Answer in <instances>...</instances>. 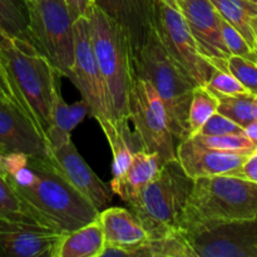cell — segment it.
<instances>
[{
  "instance_id": "cell-1",
  "label": "cell",
  "mask_w": 257,
  "mask_h": 257,
  "mask_svg": "<svg viewBox=\"0 0 257 257\" xmlns=\"http://www.w3.org/2000/svg\"><path fill=\"white\" fill-rule=\"evenodd\" d=\"M13 187L52 228L77 230L97 220L99 211L60 176L47 157H30L5 175Z\"/></svg>"
},
{
  "instance_id": "cell-2",
  "label": "cell",
  "mask_w": 257,
  "mask_h": 257,
  "mask_svg": "<svg viewBox=\"0 0 257 257\" xmlns=\"http://www.w3.org/2000/svg\"><path fill=\"white\" fill-rule=\"evenodd\" d=\"M88 19L93 50L107 89L112 119L136 152L138 146L130 127V94L136 75L130 43L119 25L95 4Z\"/></svg>"
},
{
  "instance_id": "cell-3",
  "label": "cell",
  "mask_w": 257,
  "mask_h": 257,
  "mask_svg": "<svg viewBox=\"0 0 257 257\" xmlns=\"http://www.w3.org/2000/svg\"><path fill=\"white\" fill-rule=\"evenodd\" d=\"M257 216V183L231 175L196 178L180 220L185 235Z\"/></svg>"
},
{
  "instance_id": "cell-4",
  "label": "cell",
  "mask_w": 257,
  "mask_h": 257,
  "mask_svg": "<svg viewBox=\"0 0 257 257\" xmlns=\"http://www.w3.org/2000/svg\"><path fill=\"white\" fill-rule=\"evenodd\" d=\"M193 182L195 180L185 172L177 158L162 163L155 178L130 205L148 238L180 231L181 216Z\"/></svg>"
},
{
  "instance_id": "cell-5",
  "label": "cell",
  "mask_w": 257,
  "mask_h": 257,
  "mask_svg": "<svg viewBox=\"0 0 257 257\" xmlns=\"http://www.w3.org/2000/svg\"><path fill=\"white\" fill-rule=\"evenodd\" d=\"M0 58L47 141L58 90L57 70L32 43L19 38H13L9 47L0 49Z\"/></svg>"
},
{
  "instance_id": "cell-6",
  "label": "cell",
  "mask_w": 257,
  "mask_h": 257,
  "mask_svg": "<svg viewBox=\"0 0 257 257\" xmlns=\"http://www.w3.org/2000/svg\"><path fill=\"white\" fill-rule=\"evenodd\" d=\"M133 65L136 74L147 79L162 99L173 138H187L188 109L196 84L173 64L156 30L135 58Z\"/></svg>"
},
{
  "instance_id": "cell-7",
  "label": "cell",
  "mask_w": 257,
  "mask_h": 257,
  "mask_svg": "<svg viewBox=\"0 0 257 257\" xmlns=\"http://www.w3.org/2000/svg\"><path fill=\"white\" fill-rule=\"evenodd\" d=\"M28 42L53 65L69 77L74 63L73 18L64 0H28Z\"/></svg>"
},
{
  "instance_id": "cell-8",
  "label": "cell",
  "mask_w": 257,
  "mask_h": 257,
  "mask_svg": "<svg viewBox=\"0 0 257 257\" xmlns=\"http://www.w3.org/2000/svg\"><path fill=\"white\" fill-rule=\"evenodd\" d=\"M130 122L138 150L156 153L162 163L177 158L162 99L155 87L137 74L131 88Z\"/></svg>"
},
{
  "instance_id": "cell-9",
  "label": "cell",
  "mask_w": 257,
  "mask_h": 257,
  "mask_svg": "<svg viewBox=\"0 0 257 257\" xmlns=\"http://www.w3.org/2000/svg\"><path fill=\"white\" fill-rule=\"evenodd\" d=\"M155 28L173 64L196 85L207 84L216 68L201 55L177 0H156Z\"/></svg>"
},
{
  "instance_id": "cell-10",
  "label": "cell",
  "mask_w": 257,
  "mask_h": 257,
  "mask_svg": "<svg viewBox=\"0 0 257 257\" xmlns=\"http://www.w3.org/2000/svg\"><path fill=\"white\" fill-rule=\"evenodd\" d=\"M73 29L74 63L68 78L78 88L82 99L89 108V114L94 117L97 122L112 119L107 89L93 50L88 17L77 18L73 22Z\"/></svg>"
},
{
  "instance_id": "cell-11",
  "label": "cell",
  "mask_w": 257,
  "mask_h": 257,
  "mask_svg": "<svg viewBox=\"0 0 257 257\" xmlns=\"http://www.w3.org/2000/svg\"><path fill=\"white\" fill-rule=\"evenodd\" d=\"M196 257H257V216L187 233Z\"/></svg>"
},
{
  "instance_id": "cell-12",
  "label": "cell",
  "mask_w": 257,
  "mask_h": 257,
  "mask_svg": "<svg viewBox=\"0 0 257 257\" xmlns=\"http://www.w3.org/2000/svg\"><path fill=\"white\" fill-rule=\"evenodd\" d=\"M48 160L63 178L98 211L113 200L109 186L103 182L75 148L72 138L48 147Z\"/></svg>"
},
{
  "instance_id": "cell-13",
  "label": "cell",
  "mask_w": 257,
  "mask_h": 257,
  "mask_svg": "<svg viewBox=\"0 0 257 257\" xmlns=\"http://www.w3.org/2000/svg\"><path fill=\"white\" fill-rule=\"evenodd\" d=\"M177 5L201 55L216 69L227 70L231 53L221 34V15L211 0H177Z\"/></svg>"
},
{
  "instance_id": "cell-14",
  "label": "cell",
  "mask_w": 257,
  "mask_h": 257,
  "mask_svg": "<svg viewBox=\"0 0 257 257\" xmlns=\"http://www.w3.org/2000/svg\"><path fill=\"white\" fill-rule=\"evenodd\" d=\"M112 18L130 43L132 58L137 57L156 30V0H93Z\"/></svg>"
},
{
  "instance_id": "cell-15",
  "label": "cell",
  "mask_w": 257,
  "mask_h": 257,
  "mask_svg": "<svg viewBox=\"0 0 257 257\" xmlns=\"http://www.w3.org/2000/svg\"><path fill=\"white\" fill-rule=\"evenodd\" d=\"M62 232L0 220V257H54Z\"/></svg>"
},
{
  "instance_id": "cell-16",
  "label": "cell",
  "mask_w": 257,
  "mask_h": 257,
  "mask_svg": "<svg viewBox=\"0 0 257 257\" xmlns=\"http://www.w3.org/2000/svg\"><path fill=\"white\" fill-rule=\"evenodd\" d=\"M248 153L212 150L198 145L191 138L180 141L176 157L185 172L193 180L212 176H235Z\"/></svg>"
},
{
  "instance_id": "cell-17",
  "label": "cell",
  "mask_w": 257,
  "mask_h": 257,
  "mask_svg": "<svg viewBox=\"0 0 257 257\" xmlns=\"http://www.w3.org/2000/svg\"><path fill=\"white\" fill-rule=\"evenodd\" d=\"M0 148L3 152L48 157L47 141L33 120L15 107L3 102L0 103Z\"/></svg>"
},
{
  "instance_id": "cell-18",
  "label": "cell",
  "mask_w": 257,
  "mask_h": 257,
  "mask_svg": "<svg viewBox=\"0 0 257 257\" xmlns=\"http://www.w3.org/2000/svg\"><path fill=\"white\" fill-rule=\"evenodd\" d=\"M162 166V161L156 153L146 151H136L127 172L117 181H110L109 187L113 195L119 196L120 200L128 205L135 202L143 188L155 178Z\"/></svg>"
},
{
  "instance_id": "cell-19",
  "label": "cell",
  "mask_w": 257,
  "mask_h": 257,
  "mask_svg": "<svg viewBox=\"0 0 257 257\" xmlns=\"http://www.w3.org/2000/svg\"><path fill=\"white\" fill-rule=\"evenodd\" d=\"M98 221L102 226L105 243L128 247L142 243L147 232L132 211L122 207H105L99 211Z\"/></svg>"
},
{
  "instance_id": "cell-20",
  "label": "cell",
  "mask_w": 257,
  "mask_h": 257,
  "mask_svg": "<svg viewBox=\"0 0 257 257\" xmlns=\"http://www.w3.org/2000/svg\"><path fill=\"white\" fill-rule=\"evenodd\" d=\"M104 243L102 226L97 218L77 230L62 232L54 257H100Z\"/></svg>"
},
{
  "instance_id": "cell-21",
  "label": "cell",
  "mask_w": 257,
  "mask_h": 257,
  "mask_svg": "<svg viewBox=\"0 0 257 257\" xmlns=\"http://www.w3.org/2000/svg\"><path fill=\"white\" fill-rule=\"evenodd\" d=\"M88 113L89 108L84 100L68 104L58 89L53 99L52 125L47 132L48 147L70 138L73 130L83 122Z\"/></svg>"
},
{
  "instance_id": "cell-22",
  "label": "cell",
  "mask_w": 257,
  "mask_h": 257,
  "mask_svg": "<svg viewBox=\"0 0 257 257\" xmlns=\"http://www.w3.org/2000/svg\"><path fill=\"white\" fill-rule=\"evenodd\" d=\"M222 19L232 25L257 53V4L247 0H211Z\"/></svg>"
},
{
  "instance_id": "cell-23",
  "label": "cell",
  "mask_w": 257,
  "mask_h": 257,
  "mask_svg": "<svg viewBox=\"0 0 257 257\" xmlns=\"http://www.w3.org/2000/svg\"><path fill=\"white\" fill-rule=\"evenodd\" d=\"M0 220L52 228L49 223L29 203L23 200L22 196L2 173H0Z\"/></svg>"
},
{
  "instance_id": "cell-24",
  "label": "cell",
  "mask_w": 257,
  "mask_h": 257,
  "mask_svg": "<svg viewBox=\"0 0 257 257\" xmlns=\"http://www.w3.org/2000/svg\"><path fill=\"white\" fill-rule=\"evenodd\" d=\"M127 251L128 257H196L190 241L181 231L147 238L140 245L128 246Z\"/></svg>"
},
{
  "instance_id": "cell-25",
  "label": "cell",
  "mask_w": 257,
  "mask_h": 257,
  "mask_svg": "<svg viewBox=\"0 0 257 257\" xmlns=\"http://www.w3.org/2000/svg\"><path fill=\"white\" fill-rule=\"evenodd\" d=\"M98 123H99L103 133L107 137L108 143L110 146V150H112V181H117L130 168L133 160V153L135 152H133L132 147L128 143L127 138L118 130L117 125H115V123L112 119H103Z\"/></svg>"
},
{
  "instance_id": "cell-26",
  "label": "cell",
  "mask_w": 257,
  "mask_h": 257,
  "mask_svg": "<svg viewBox=\"0 0 257 257\" xmlns=\"http://www.w3.org/2000/svg\"><path fill=\"white\" fill-rule=\"evenodd\" d=\"M217 97L206 85H196L193 88L188 109V137H193L200 132L208 118L217 112Z\"/></svg>"
},
{
  "instance_id": "cell-27",
  "label": "cell",
  "mask_w": 257,
  "mask_h": 257,
  "mask_svg": "<svg viewBox=\"0 0 257 257\" xmlns=\"http://www.w3.org/2000/svg\"><path fill=\"white\" fill-rule=\"evenodd\" d=\"M0 28L12 38L28 40V12L24 0H0Z\"/></svg>"
},
{
  "instance_id": "cell-28",
  "label": "cell",
  "mask_w": 257,
  "mask_h": 257,
  "mask_svg": "<svg viewBox=\"0 0 257 257\" xmlns=\"http://www.w3.org/2000/svg\"><path fill=\"white\" fill-rule=\"evenodd\" d=\"M253 94L233 95V97H220L217 112L230 118L241 127H245L252 122L253 118Z\"/></svg>"
},
{
  "instance_id": "cell-29",
  "label": "cell",
  "mask_w": 257,
  "mask_h": 257,
  "mask_svg": "<svg viewBox=\"0 0 257 257\" xmlns=\"http://www.w3.org/2000/svg\"><path fill=\"white\" fill-rule=\"evenodd\" d=\"M188 138H191L203 147L218 151H227V152L251 153L257 147L255 143L251 142L246 137L245 133H233V135L225 136L196 135Z\"/></svg>"
},
{
  "instance_id": "cell-30",
  "label": "cell",
  "mask_w": 257,
  "mask_h": 257,
  "mask_svg": "<svg viewBox=\"0 0 257 257\" xmlns=\"http://www.w3.org/2000/svg\"><path fill=\"white\" fill-rule=\"evenodd\" d=\"M228 72L253 95H257V63L238 55H230L226 65Z\"/></svg>"
},
{
  "instance_id": "cell-31",
  "label": "cell",
  "mask_w": 257,
  "mask_h": 257,
  "mask_svg": "<svg viewBox=\"0 0 257 257\" xmlns=\"http://www.w3.org/2000/svg\"><path fill=\"white\" fill-rule=\"evenodd\" d=\"M206 88L217 98L252 94L228 70L222 69H216L213 72L212 77L206 84Z\"/></svg>"
},
{
  "instance_id": "cell-32",
  "label": "cell",
  "mask_w": 257,
  "mask_h": 257,
  "mask_svg": "<svg viewBox=\"0 0 257 257\" xmlns=\"http://www.w3.org/2000/svg\"><path fill=\"white\" fill-rule=\"evenodd\" d=\"M0 99L4 103H7V104L13 105V107H15L17 109H19L22 113H24V114L27 115L29 119H32L33 123L37 125L34 115L30 112L28 104L25 103V100L23 99L22 95H20L17 85L13 82L9 72H8L7 68H5L4 63H3L2 58H0ZM38 130H39V128H38Z\"/></svg>"
},
{
  "instance_id": "cell-33",
  "label": "cell",
  "mask_w": 257,
  "mask_h": 257,
  "mask_svg": "<svg viewBox=\"0 0 257 257\" xmlns=\"http://www.w3.org/2000/svg\"><path fill=\"white\" fill-rule=\"evenodd\" d=\"M221 34H222L223 43L231 55H238V57L246 58V59L253 60L257 63V53L251 49L245 38L222 18H221Z\"/></svg>"
},
{
  "instance_id": "cell-34",
  "label": "cell",
  "mask_w": 257,
  "mask_h": 257,
  "mask_svg": "<svg viewBox=\"0 0 257 257\" xmlns=\"http://www.w3.org/2000/svg\"><path fill=\"white\" fill-rule=\"evenodd\" d=\"M233 133H243V128L237 123L231 120L230 118L225 117L221 113L216 112L211 115L207 122L201 127L197 135L202 136H225L233 135Z\"/></svg>"
},
{
  "instance_id": "cell-35",
  "label": "cell",
  "mask_w": 257,
  "mask_h": 257,
  "mask_svg": "<svg viewBox=\"0 0 257 257\" xmlns=\"http://www.w3.org/2000/svg\"><path fill=\"white\" fill-rule=\"evenodd\" d=\"M236 177L245 178L251 182L257 183V147L246 157L240 170L236 173Z\"/></svg>"
},
{
  "instance_id": "cell-36",
  "label": "cell",
  "mask_w": 257,
  "mask_h": 257,
  "mask_svg": "<svg viewBox=\"0 0 257 257\" xmlns=\"http://www.w3.org/2000/svg\"><path fill=\"white\" fill-rule=\"evenodd\" d=\"M69 9L73 20L79 17H88L90 9L94 5L93 0H64Z\"/></svg>"
},
{
  "instance_id": "cell-37",
  "label": "cell",
  "mask_w": 257,
  "mask_h": 257,
  "mask_svg": "<svg viewBox=\"0 0 257 257\" xmlns=\"http://www.w3.org/2000/svg\"><path fill=\"white\" fill-rule=\"evenodd\" d=\"M243 133H245L246 137L253 142L257 146V120L253 119L252 122L248 123L247 125L243 127Z\"/></svg>"
},
{
  "instance_id": "cell-38",
  "label": "cell",
  "mask_w": 257,
  "mask_h": 257,
  "mask_svg": "<svg viewBox=\"0 0 257 257\" xmlns=\"http://www.w3.org/2000/svg\"><path fill=\"white\" fill-rule=\"evenodd\" d=\"M13 43V38L0 28V49H5Z\"/></svg>"
},
{
  "instance_id": "cell-39",
  "label": "cell",
  "mask_w": 257,
  "mask_h": 257,
  "mask_svg": "<svg viewBox=\"0 0 257 257\" xmlns=\"http://www.w3.org/2000/svg\"><path fill=\"white\" fill-rule=\"evenodd\" d=\"M253 118L257 120V95L253 98Z\"/></svg>"
},
{
  "instance_id": "cell-40",
  "label": "cell",
  "mask_w": 257,
  "mask_h": 257,
  "mask_svg": "<svg viewBox=\"0 0 257 257\" xmlns=\"http://www.w3.org/2000/svg\"><path fill=\"white\" fill-rule=\"evenodd\" d=\"M247 2H251V3H255V4H257V0H247Z\"/></svg>"
},
{
  "instance_id": "cell-41",
  "label": "cell",
  "mask_w": 257,
  "mask_h": 257,
  "mask_svg": "<svg viewBox=\"0 0 257 257\" xmlns=\"http://www.w3.org/2000/svg\"><path fill=\"white\" fill-rule=\"evenodd\" d=\"M0 153H4V152H3V151H2V148H0Z\"/></svg>"
},
{
  "instance_id": "cell-42",
  "label": "cell",
  "mask_w": 257,
  "mask_h": 257,
  "mask_svg": "<svg viewBox=\"0 0 257 257\" xmlns=\"http://www.w3.org/2000/svg\"><path fill=\"white\" fill-rule=\"evenodd\" d=\"M2 102H3V100H2V99H0V103H2ZM3 103H4V102H3Z\"/></svg>"
},
{
  "instance_id": "cell-43",
  "label": "cell",
  "mask_w": 257,
  "mask_h": 257,
  "mask_svg": "<svg viewBox=\"0 0 257 257\" xmlns=\"http://www.w3.org/2000/svg\"><path fill=\"white\" fill-rule=\"evenodd\" d=\"M24 2H28V0H24Z\"/></svg>"
},
{
  "instance_id": "cell-44",
  "label": "cell",
  "mask_w": 257,
  "mask_h": 257,
  "mask_svg": "<svg viewBox=\"0 0 257 257\" xmlns=\"http://www.w3.org/2000/svg\"><path fill=\"white\" fill-rule=\"evenodd\" d=\"M256 34H257V32H256Z\"/></svg>"
}]
</instances>
